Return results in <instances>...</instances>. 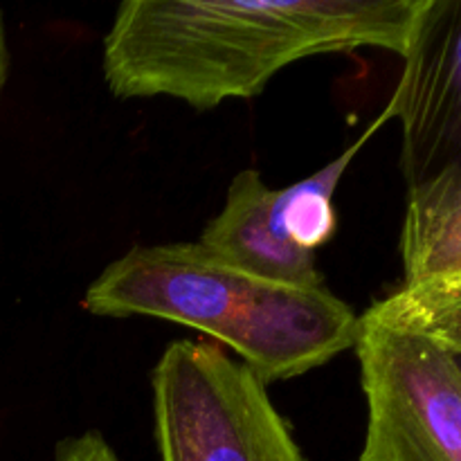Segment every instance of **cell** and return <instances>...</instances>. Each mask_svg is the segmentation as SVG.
<instances>
[{
  "instance_id": "2",
  "label": "cell",
  "mask_w": 461,
  "mask_h": 461,
  "mask_svg": "<svg viewBox=\"0 0 461 461\" xmlns=\"http://www.w3.org/2000/svg\"><path fill=\"white\" fill-rule=\"evenodd\" d=\"M99 318H158L230 347L264 385L309 374L354 349L360 315L327 286L268 282L203 243L135 246L84 295Z\"/></svg>"
},
{
  "instance_id": "9",
  "label": "cell",
  "mask_w": 461,
  "mask_h": 461,
  "mask_svg": "<svg viewBox=\"0 0 461 461\" xmlns=\"http://www.w3.org/2000/svg\"><path fill=\"white\" fill-rule=\"evenodd\" d=\"M9 63H12V54H9L7 30H5V18H3V12H0V97H3L5 84H7Z\"/></svg>"
},
{
  "instance_id": "1",
  "label": "cell",
  "mask_w": 461,
  "mask_h": 461,
  "mask_svg": "<svg viewBox=\"0 0 461 461\" xmlns=\"http://www.w3.org/2000/svg\"><path fill=\"white\" fill-rule=\"evenodd\" d=\"M423 0H129L104 39L115 97L196 111L252 99L291 63L378 48L403 59Z\"/></svg>"
},
{
  "instance_id": "5",
  "label": "cell",
  "mask_w": 461,
  "mask_h": 461,
  "mask_svg": "<svg viewBox=\"0 0 461 461\" xmlns=\"http://www.w3.org/2000/svg\"><path fill=\"white\" fill-rule=\"evenodd\" d=\"M387 120L383 111L336 160L286 189H270L257 169L239 171L223 210L207 223L198 243L252 277L322 288L318 250L336 232L333 194L360 149Z\"/></svg>"
},
{
  "instance_id": "6",
  "label": "cell",
  "mask_w": 461,
  "mask_h": 461,
  "mask_svg": "<svg viewBox=\"0 0 461 461\" xmlns=\"http://www.w3.org/2000/svg\"><path fill=\"white\" fill-rule=\"evenodd\" d=\"M385 111L401 122L408 189L461 171V0H423Z\"/></svg>"
},
{
  "instance_id": "4",
  "label": "cell",
  "mask_w": 461,
  "mask_h": 461,
  "mask_svg": "<svg viewBox=\"0 0 461 461\" xmlns=\"http://www.w3.org/2000/svg\"><path fill=\"white\" fill-rule=\"evenodd\" d=\"M151 387L160 461H306L264 383L214 342H171Z\"/></svg>"
},
{
  "instance_id": "8",
  "label": "cell",
  "mask_w": 461,
  "mask_h": 461,
  "mask_svg": "<svg viewBox=\"0 0 461 461\" xmlns=\"http://www.w3.org/2000/svg\"><path fill=\"white\" fill-rule=\"evenodd\" d=\"M54 457L57 461H122L111 444L95 430L59 441Z\"/></svg>"
},
{
  "instance_id": "3",
  "label": "cell",
  "mask_w": 461,
  "mask_h": 461,
  "mask_svg": "<svg viewBox=\"0 0 461 461\" xmlns=\"http://www.w3.org/2000/svg\"><path fill=\"white\" fill-rule=\"evenodd\" d=\"M354 349L367 401L360 461H461V356L453 345L376 300L360 315Z\"/></svg>"
},
{
  "instance_id": "10",
  "label": "cell",
  "mask_w": 461,
  "mask_h": 461,
  "mask_svg": "<svg viewBox=\"0 0 461 461\" xmlns=\"http://www.w3.org/2000/svg\"><path fill=\"white\" fill-rule=\"evenodd\" d=\"M446 340H448L450 345H453V349L457 351V354L461 356V327L457 329V331L453 333V336H450V338H446Z\"/></svg>"
},
{
  "instance_id": "7",
  "label": "cell",
  "mask_w": 461,
  "mask_h": 461,
  "mask_svg": "<svg viewBox=\"0 0 461 461\" xmlns=\"http://www.w3.org/2000/svg\"><path fill=\"white\" fill-rule=\"evenodd\" d=\"M401 259L403 284L383 302L399 318L450 338L461 327V171L408 189Z\"/></svg>"
}]
</instances>
